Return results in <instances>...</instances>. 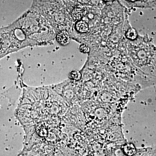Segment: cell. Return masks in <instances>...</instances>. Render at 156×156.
Returning <instances> with one entry per match:
<instances>
[{
	"mask_svg": "<svg viewBox=\"0 0 156 156\" xmlns=\"http://www.w3.org/2000/svg\"><path fill=\"white\" fill-rule=\"evenodd\" d=\"M76 28L77 30L81 33H85L89 30L88 24L83 20H80L76 23Z\"/></svg>",
	"mask_w": 156,
	"mask_h": 156,
	"instance_id": "cell-3",
	"label": "cell"
},
{
	"mask_svg": "<svg viewBox=\"0 0 156 156\" xmlns=\"http://www.w3.org/2000/svg\"><path fill=\"white\" fill-rule=\"evenodd\" d=\"M104 1L106 2H113L114 0H104Z\"/></svg>",
	"mask_w": 156,
	"mask_h": 156,
	"instance_id": "cell-8",
	"label": "cell"
},
{
	"mask_svg": "<svg viewBox=\"0 0 156 156\" xmlns=\"http://www.w3.org/2000/svg\"><path fill=\"white\" fill-rule=\"evenodd\" d=\"M126 37L128 39L134 40L136 38L137 34L136 30L134 28L129 29L126 33Z\"/></svg>",
	"mask_w": 156,
	"mask_h": 156,
	"instance_id": "cell-5",
	"label": "cell"
},
{
	"mask_svg": "<svg viewBox=\"0 0 156 156\" xmlns=\"http://www.w3.org/2000/svg\"><path fill=\"white\" fill-rule=\"evenodd\" d=\"M71 76L72 79L75 80H80L81 77V73L80 72L78 71H73L71 73Z\"/></svg>",
	"mask_w": 156,
	"mask_h": 156,
	"instance_id": "cell-6",
	"label": "cell"
},
{
	"mask_svg": "<svg viewBox=\"0 0 156 156\" xmlns=\"http://www.w3.org/2000/svg\"><path fill=\"white\" fill-rule=\"evenodd\" d=\"M87 10L86 8H76L72 13V17L75 20H79L87 14Z\"/></svg>",
	"mask_w": 156,
	"mask_h": 156,
	"instance_id": "cell-2",
	"label": "cell"
},
{
	"mask_svg": "<svg viewBox=\"0 0 156 156\" xmlns=\"http://www.w3.org/2000/svg\"><path fill=\"white\" fill-rule=\"evenodd\" d=\"M124 151L127 155L132 156L136 152V149L134 145L131 144H126L124 147Z\"/></svg>",
	"mask_w": 156,
	"mask_h": 156,
	"instance_id": "cell-4",
	"label": "cell"
},
{
	"mask_svg": "<svg viewBox=\"0 0 156 156\" xmlns=\"http://www.w3.org/2000/svg\"><path fill=\"white\" fill-rule=\"evenodd\" d=\"M56 40L62 46H66L68 44L70 41V37L68 32L62 30L57 34Z\"/></svg>",
	"mask_w": 156,
	"mask_h": 156,
	"instance_id": "cell-1",
	"label": "cell"
},
{
	"mask_svg": "<svg viewBox=\"0 0 156 156\" xmlns=\"http://www.w3.org/2000/svg\"><path fill=\"white\" fill-rule=\"evenodd\" d=\"M80 49L81 52L84 53H89V50H90L89 47L85 44L81 45L80 46Z\"/></svg>",
	"mask_w": 156,
	"mask_h": 156,
	"instance_id": "cell-7",
	"label": "cell"
},
{
	"mask_svg": "<svg viewBox=\"0 0 156 156\" xmlns=\"http://www.w3.org/2000/svg\"><path fill=\"white\" fill-rule=\"evenodd\" d=\"M128 1H130V2H136V1H137V0H128Z\"/></svg>",
	"mask_w": 156,
	"mask_h": 156,
	"instance_id": "cell-9",
	"label": "cell"
}]
</instances>
